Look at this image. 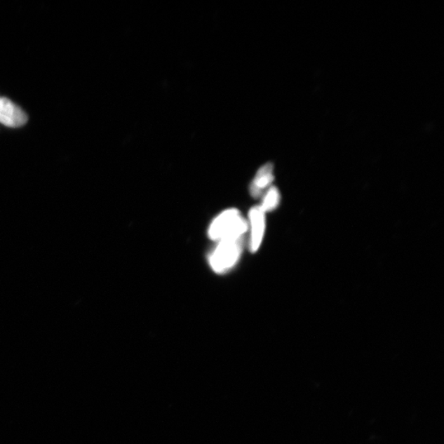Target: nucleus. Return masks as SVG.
Listing matches in <instances>:
<instances>
[{
  "label": "nucleus",
  "mask_w": 444,
  "mask_h": 444,
  "mask_svg": "<svg viewBox=\"0 0 444 444\" xmlns=\"http://www.w3.org/2000/svg\"><path fill=\"white\" fill-rule=\"evenodd\" d=\"M249 225L237 209H227L213 220L208 229V236L214 241L243 238Z\"/></svg>",
  "instance_id": "f257e3e1"
},
{
  "label": "nucleus",
  "mask_w": 444,
  "mask_h": 444,
  "mask_svg": "<svg viewBox=\"0 0 444 444\" xmlns=\"http://www.w3.org/2000/svg\"><path fill=\"white\" fill-rule=\"evenodd\" d=\"M243 238L219 241L209 255V264L218 274L230 271L235 266L242 254Z\"/></svg>",
  "instance_id": "f03ea898"
},
{
  "label": "nucleus",
  "mask_w": 444,
  "mask_h": 444,
  "mask_svg": "<svg viewBox=\"0 0 444 444\" xmlns=\"http://www.w3.org/2000/svg\"><path fill=\"white\" fill-rule=\"evenodd\" d=\"M27 114L6 97H0V123L11 128H19L26 125Z\"/></svg>",
  "instance_id": "7ed1b4c3"
},
{
  "label": "nucleus",
  "mask_w": 444,
  "mask_h": 444,
  "mask_svg": "<svg viewBox=\"0 0 444 444\" xmlns=\"http://www.w3.org/2000/svg\"><path fill=\"white\" fill-rule=\"evenodd\" d=\"M250 250L255 253L261 245L265 232V213L260 206L253 208L250 212Z\"/></svg>",
  "instance_id": "20e7f679"
},
{
  "label": "nucleus",
  "mask_w": 444,
  "mask_h": 444,
  "mask_svg": "<svg viewBox=\"0 0 444 444\" xmlns=\"http://www.w3.org/2000/svg\"><path fill=\"white\" fill-rule=\"evenodd\" d=\"M274 180V166L269 163L262 166L250 184V191L252 197L255 199L261 197L264 190L269 187Z\"/></svg>",
  "instance_id": "39448f33"
},
{
  "label": "nucleus",
  "mask_w": 444,
  "mask_h": 444,
  "mask_svg": "<svg viewBox=\"0 0 444 444\" xmlns=\"http://www.w3.org/2000/svg\"><path fill=\"white\" fill-rule=\"evenodd\" d=\"M280 200L281 196L278 189L275 187H271L267 190L260 207L265 213L274 211L278 207Z\"/></svg>",
  "instance_id": "423d86ee"
}]
</instances>
